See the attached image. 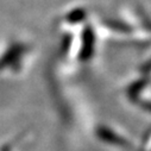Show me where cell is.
Segmentation results:
<instances>
[{
    "label": "cell",
    "mask_w": 151,
    "mask_h": 151,
    "mask_svg": "<svg viewBox=\"0 0 151 151\" xmlns=\"http://www.w3.org/2000/svg\"><path fill=\"white\" fill-rule=\"evenodd\" d=\"M98 136L101 138V140L106 142L109 145L125 149H134V143L133 140H131L132 138L124 131H120L112 125H102L98 130Z\"/></svg>",
    "instance_id": "cell-1"
},
{
    "label": "cell",
    "mask_w": 151,
    "mask_h": 151,
    "mask_svg": "<svg viewBox=\"0 0 151 151\" xmlns=\"http://www.w3.org/2000/svg\"><path fill=\"white\" fill-rule=\"evenodd\" d=\"M129 93L130 96H132V99L142 107L151 111V79L139 80L129 88Z\"/></svg>",
    "instance_id": "cell-2"
}]
</instances>
